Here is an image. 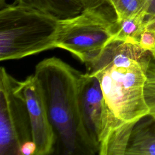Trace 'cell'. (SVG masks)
Here are the masks:
<instances>
[{
	"mask_svg": "<svg viewBox=\"0 0 155 155\" xmlns=\"http://www.w3.org/2000/svg\"><path fill=\"white\" fill-rule=\"evenodd\" d=\"M150 51L131 42L114 41L87 67L99 80L104 118L98 154L125 155L135 124L149 114L144 88Z\"/></svg>",
	"mask_w": 155,
	"mask_h": 155,
	"instance_id": "1",
	"label": "cell"
},
{
	"mask_svg": "<svg viewBox=\"0 0 155 155\" xmlns=\"http://www.w3.org/2000/svg\"><path fill=\"white\" fill-rule=\"evenodd\" d=\"M83 74L56 57L40 61L33 74L42 88L57 149L65 155L97 154L82 119L80 90Z\"/></svg>",
	"mask_w": 155,
	"mask_h": 155,
	"instance_id": "2",
	"label": "cell"
},
{
	"mask_svg": "<svg viewBox=\"0 0 155 155\" xmlns=\"http://www.w3.org/2000/svg\"><path fill=\"white\" fill-rule=\"evenodd\" d=\"M59 19L18 4L0 10V60L19 59L57 48Z\"/></svg>",
	"mask_w": 155,
	"mask_h": 155,
	"instance_id": "3",
	"label": "cell"
},
{
	"mask_svg": "<svg viewBox=\"0 0 155 155\" xmlns=\"http://www.w3.org/2000/svg\"><path fill=\"white\" fill-rule=\"evenodd\" d=\"M102 7H87L75 16L60 20L57 48L69 51L87 67L114 42L116 18Z\"/></svg>",
	"mask_w": 155,
	"mask_h": 155,
	"instance_id": "4",
	"label": "cell"
},
{
	"mask_svg": "<svg viewBox=\"0 0 155 155\" xmlns=\"http://www.w3.org/2000/svg\"><path fill=\"white\" fill-rule=\"evenodd\" d=\"M30 117L19 81L0 68V155H19L21 145L31 140Z\"/></svg>",
	"mask_w": 155,
	"mask_h": 155,
	"instance_id": "5",
	"label": "cell"
},
{
	"mask_svg": "<svg viewBox=\"0 0 155 155\" xmlns=\"http://www.w3.org/2000/svg\"><path fill=\"white\" fill-rule=\"evenodd\" d=\"M30 117L31 138L36 145L35 155H48L54 151L56 137L50 122L41 84L34 74L19 81Z\"/></svg>",
	"mask_w": 155,
	"mask_h": 155,
	"instance_id": "6",
	"label": "cell"
},
{
	"mask_svg": "<svg viewBox=\"0 0 155 155\" xmlns=\"http://www.w3.org/2000/svg\"><path fill=\"white\" fill-rule=\"evenodd\" d=\"M80 108L85 130L98 154L104 118V100L98 79L88 72L84 73L82 78Z\"/></svg>",
	"mask_w": 155,
	"mask_h": 155,
	"instance_id": "7",
	"label": "cell"
},
{
	"mask_svg": "<svg viewBox=\"0 0 155 155\" xmlns=\"http://www.w3.org/2000/svg\"><path fill=\"white\" fill-rule=\"evenodd\" d=\"M125 155H155V121L150 114L142 117L134 125Z\"/></svg>",
	"mask_w": 155,
	"mask_h": 155,
	"instance_id": "8",
	"label": "cell"
},
{
	"mask_svg": "<svg viewBox=\"0 0 155 155\" xmlns=\"http://www.w3.org/2000/svg\"><path fill=\"white\" fill-rule=\"evenodd\" d=\"M15 3L39 10L59 19L75 16L86 8L84 0H15Z\"/></svg>",
	"mask_w": 155,
	"mask_h": 155,
	"instance_id": "9",
	"label": "cell"
},
{
	"mask_svg": "<svg viewBox=\"0 0 155 155\" xmlns=\"http://www.w3.org/2000/svg\"><path fill=\"white\" fill-rule=\"evenodd\" d=\"M113 8L117 21L136 17H146L150 7V0H106Z\"/></svg>",
	"mask_w": 155,
	"mask_h": 155,
	"instance_id": "10",
	"label": "cell"
},
{
	"mask_svg": "<svg viewBox=\"0 0 155 155\" xmlns=\"http://www.w3.org/2000/svg\"><path fill=\"white\" fill-rule=\"evenodd\" d=\"M144 16L128 18L116 22L114 41L131 42L137 44V39L145 26Z\"/></svg>",
	"mask_w": 155,
	"mask_h": 155,
	"instance_id": "11",
	"label": "cell"
},
{
	"mask_svg": "<svg viewBox=\"0 0 155 155\" xmlns=\"http://www.w3.org/2000/svg\"><path fill=\"white\" fill-rule=\"evenodd\" d=\"M148 62L145 84L144 93L147 104L150 109V113L155 121V48L150 51Z\"/></svg>",
	"mask_w": 155,
	"mask_h": 155,
	"instance_id": "12",
	"label": "cell"
},
{
	"mask_svg": "<svg viewBox=\"0 0 155 155\" xmlns=\"http://www.w3.org/2000/svg\"><path fill=\"white\" fill-rule=\"evenodd\" d=\"M36 150L35 143L31 140H28L21 145L19 150V155H35Z\"/></svg>",
	"mask_w": 155,
	"mask_h": 155,
	"instance_id": "13",
	"label": "cell"
},
{
	"mask_svg": "<svg viewBox=\"0 0 155 155\" xmlns=\"http://www.w3.org/2000/svg\"><path fill=\"white\" fill-rule=\"evenodd\" d=\"M99 0H84L85 4L86 5V8L87 7H91L93 5H94V4H96Z\"/></svg>",
	"mask_w": 155,
	"mask_h": 155,
	"instance_id": "14",
	"label": "cell"
},
{
	"mask_svg": "<svg viewBox=\"0 0 155 155\" xmlns=\"http://www.w3.org/2000/svg\"><path fill=\"white\" fill-rule=\"evenodd\" d=\"M150 1H151V2H153L154 0H150Z\"/></svg>",
	"mask_w": 155,
	"mask_h": 155,
	"instance_id": "15",
	"label": "cell"
}]
</instances>
